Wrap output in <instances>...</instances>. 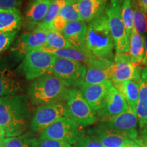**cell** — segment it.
Masks as SVG:
<instances>
[{"instance_id": "cell-19", "label": "cell", "mask_w": 147, "mask_h": 147, "mask_svg": "<svg viewBox=\"0 0 147 147\" xmlns=\"http://www.w3.org/2000/svg\"><path fill=\"white\" fill-rule=\"evenodd\" d=\"M87 24L83 21L69 22L61 34L71 47L85 48L84 42L87 30Z\"/></svg>"}, {"instance_id": "cell-20", "label": "cell", "mask_w": 147, "mask_h": 147, "mask_svg": "<svg viewBox=\"0 0 147 147\" xmlns=\"http://www.w3.org/2000/svg\"><path fill=\"white\" fill-rule=\"evenodd\" d=\"M46 52L51 53L55 57L67 59L84 64L87 66L91 61L97 57L92 55L86 48H76L70 47L66 49L59 50L47 51Z\"/></svg>"}, {"instance_id": "cell-28", "label": "cell", "mask_w": 147, "mask_h": 147, "mask_svg": "<svg viewBox=\"0 0 147 147\" xmlns=\"http://www.w3.org/2000/svg\"><path fill=\"white\" fill-rule=\"evenodd\" d=\"M134 10V28L138 34L144 36L147 34V13L140 7L137 0H132Z\"/></svg>"}, {"instance_id": "cell-24", "label": "cell", "mask_w": 147, "mask_h": 147, "mask_svg": "<svg viewBox=\"0 0 147 147\" xmlns=\"http://www.w3.org/2000/svg\"><path fill=\"white\" fill-rule=\"evenodd\" d=\"M52 0H29L25 10V16L30 23H40L43 21Z\"/></svg>"}, {"instance_id": "cell-38", "label": "cell", "mask_w": 147, "mask_h": 147, "mask_svg": "<svg viewBox=\"0 0 147 147\" xmlns=\"http://www.w3.org/2000/svg\"><path fill=\"white\" fill-rule=\"evenodd\" d=\"M142 65H147V36L144 37V55L142 61Z\"/></svg>"}, {"instance_id": "cell-6", "label": "cell", "mask_w": 147, "mask_h": 147, "mask_svg": "<svg viewBox=\"0 0 147 147\" xmlns=\"http://www.w3.org/2000/svg\"><path fill=\"white\" fill-rule=\"evenodd\" d=\"M85 136L82 130L74 121L65 117H62L48 126L38 134V138L51 139L75 144Z\"/></svg>"}, {"instance_id": "cell-21", "label": "cell", "mask_w": 147, "mask_h": 147, "mask_svg": "<svg viewBox=\"0 0 147 147\" xmlns=\"http://www.w3.org/2000/svg\"><path fill=\"white\" fill-rule=\"evenodd\" d=\"M139 98L136 106V116L139 128L147 126V69L144 68L139 82Z\"/></svg>"}, {"instance_id": "cell-30", "label": "cell", "mask_w": 147, "mask_h": 147, "mask_svg": "<svg viewBox=\"0 0 147 147\" xmlns=\"http://www.w3.org/2000/svg\"><path fill=\"white\" fill-rule=\"evenodd\" d=\"M31 134H32L27 133L19 136L5 137L1 143L4 147H32Z\"/></svg>"}, {"instance_id": "cell-35", "label": "cell", "mask_w": 147, "mask_h": 147, "mask_svg": "<svg viewBox=\"0 0 147 147\" xmlns=\"http://www.w3.org/2000/svg\"><path fill=\"white\" fill-rule=\"evenodd\" d=\"M21 4L22 0H0V10H19Z\"/></svg>"}, {"instance_id": "cell-10", "label": "cell", "mask_w": 147, "mask_h": 147, "mask_svg": "<svg viewBox=\"0 0 147 147\" xmlns=\"http://www.w3.org/2000/svg\"><path fill=\"white\" fill-rule=\"evenodd\" d=\"M114 62L115 70L111 80L113 84L128 80L140 82L144 68L141 65L132 63L128 53H116Z\"/></svg>"}, {"instance_id": "cell-4", "label": "cell", "mask_w": 147, "mask_h": 147, "mask_svg": "<svg viewBox=\"0 0 147 147\" xmlns=\"http://www.w3.org/2000/svg\"><path fill=\"white\" fill-rule=\"evenodd\" d=\"M65 117L74 121L80 127L92 125L97 121V117L82 96L80 90L69 88L65 101Z\"/></svg>"}, {"instance_id": "cell-43", "label": "cell", "mask_w": 147, "mask_h": 147, "mask_svg": "<svg viewBox=\"0 0 147 147\" xmlns=\"http://www.w3.org/2000/svg\"><path fill=\"white\" fill-rule=\"evenodd\" d=\"M146 69H147V67H146Z\"/></svg>"}, {"instance_id": "cell-8", "label": "cell", "mask_w": 147, "mask_h": 147, "mask_svg": "<svg viewBox=\"0 0 147 147\" xmlns=\"http://www.w3.org/2000/svg\"><path fill=\"white\" fill-rule=\"evenodd\" d=\"M87 66L74 61L56 57L51 74L59 78L68 88L80 89L84 84Z\"/></svg>"}, {"instance_id": "cell-2", "label": "cell", "mask_w": 147, "mask_h": 147, "mask_svg": "<svg viewBox=\"0 0 147 147\" xmlns=\"http://www.w3.org/2000/svg\"><path fill=\"white\" fill-rule=\"evenodd\" d=\"M84 47L97 58L113 59L115 42L105 13L88 24Z\"/></svg>"}, {"instance_id": "cell-3", "label": "cell", "mask_w": 147, "mask_h": 147, "mask_svg": "<svg viewBox=\"0 0 147 147\" xmlns=\"http://www.w3.org/2000/svg\"><path fill=\"white\" fill-rule=\"evenodd\" d=\"M68 89L59 78L49 73L33 80L27 95L32 104L40 106L64 102Z\"/></svg>"}, {"instance_id": "cell-31", "label": "cell", "mask_w": 147, "mask_h": 147, "mask_svg": "<svg viewBox=\"0 0 147 147\" xmlns=\"http://www.w3.org/2000/svg\"><path fill=\"white\" fill-rule=\"evenodd\" d=\"M59 15L68 23L82 21L76 10L74 0H65V3L60 11Z\"/></svg>"}, {"instance_id": "cell-32", "label": "cell", "mask_w": 147, "mask_h": 147, "mask_svg": "<svg viewBox=\"0 0 147 147\" xmlns=\"http://www.w3.org/2000/svg\"><path fill=\"white\" fill-rule=\"evenodd\" d=\"M32 147H72L71 144L61 141L51 139H41L35 137L31 138Z\"/></svg>"}, {"instance_id": "cell-37", "label": "cell", "mask_w": 147, "mask_h": 147, "mask_svg": "<svg viewBox=\"0 0 147 147\" xmlns=\"http://www.w3.org/2000/svg\"><path fill=\"white\" fill-rule=\"evenodd\" d=\"M136 140L142 147H147V126L140 129V133Z\"/></svg>"}, {"instance_id": "cell-22", "label": "cell", "mask_w": 147, "mask_h": 147, "mask_svg": "<svg viewBox=\"0 0 147 147\" xmlns=\"http://www.w3.org/2000/svg\"><path fill=\"white\" fill-rule=\"evenodd\" d=\"M113 86L124 97L129 108L136 115V106L139 98V82L128 80L114 84Z\"/></svg>"}, {"instance_id": "cell-14", "label": "cell", "mask_w": 147, "mask_h": 147, "mask_svg": "<svg viewBox=\"0 0 147 147\" xmlns=\"http://www.w3.org/2000/svg\"><path fill=\"white\" fill-rule=\"evenodd\" d=\"M129 109L124 97L113 87L108 92L104 105L96 113L97 120L100 123L110 120Z\"/></svg>"}, {"instance_id": "cell-7", "label": "cell", "mask_w": 147, "mask_h": 147, "mask_svg": "<svg viewBox=\"0 0 147 147\" xmlns=\"http://www.w3.org/2000/svg\"><path fill=\"white\" fill-rule=\"evenodd\" d=\"M56 57L41 49L29 51L24 57L21 69L28 80L51 73Z\"/></svg>"}, {"instance_id": "cell-33", "label": "cell", "mask_w": 147, "mask_h": 147, "mask_svg": "<svg viewBox=\"0 0 147 147\" xmlns=\"http://www.w3.org/2000/svg\"><path fill=\"white\" fill-rule=\"evenodd\" d=\"M18 31L12 32L0 33V54L10 48L18 36Z\"/></svg>"}, {"instance_id": "cell-42", "label": "cell", "mask_w": 147, "mask_h": 147, "mask_svg": "<svg viewBox=\"0 0 147 147\" xmlns=\"http://www.w3.org/2000/svg\"><path fill=\"white\" fill-rule=\"evenodd\" d=\"M0 147H4V146H3V144H2V143H1V142H0Z\"/></svg>"}, {"instance_id": "cell-17", "label": "cell", "mask_w": 147, "mask_h": 147, "mask_svg": "<svg viewBox=\"0 0 147 147\" xmlns=\"http://www.w3.org/2000/svg\"><path fill=\"white\" fill-rule=\"evenodd\" d=\"M88 136L97 138L104 147H125L131 139L123 132L106 129L97 126L89 129Z\"/></svg>"}, {"instance_id": "cell-18", "label": "cell", "mask_w": 147, "mask_h": 147, "mask_svg": "<svg viewBox=\"0 0 147 147\" xmlns=\"http://www.w3.org/2000/svg\"><path fill=\"white\" fill-rule=\"evenodd\" d=\"M107 0H74L82 21L89 23L105 13Z\"/></svg>"}, {"instance_id": "cell-11", "label": "cell", "mask_w": 147, "mask_h": 147, "mask_svg": "<svg viewBox=\"0 0 147 147\" xmlns=\"http://www.w3.org/2000/svg\"><path fill=\"white\" fill-rule=\"evenodd\" d=\"M47 40V31L38 27L31 32L23 33L12 47V54L14 58L19 59L22 57H25L29 51L45 47Z\"/></svg>"}, {"instance_id": "cell-12", "label": "cell", "mask_w": 147, "mask_h": 147, "mask_svg": "<svg viewBox=\"0 0 147 147\" xmlns=\"http://www.w3.org/2000/svg\"><path fill=\"white\" fill-rule=\"evenodd\" d=\"M115 70L113 59L96 58L87 65V72L83 84H97L111 81Z\"/></svg>"}, {"instance_id": "cell-23", "label": "cell", "mask_w": 147, "mask_h": 147, "mask_svg": "<svg viewBox=\"0 0 147 147\" xmlns=\"http://www.w3.org/2000/svg\"><path fill=\"white\" fill-rule=\"evenodd\" d=\"M23 22L19 10H0V33L18 31Z\"/></svg>"}, {"instance_id": "cell-34", "label": "cell", "mask_w": 147, "mask_h": 147, "mask_svg": "<svg viewBox=\"0 0 147 147\" xmlns=\"http://www.w3.org/2000/svg\"><path fill=\"white\" fill-rule=\"evenodd\" d=\"M72 147H104L97 138L85 136L83 138L74 144Z\"/></svg>"}, {"instance_id": "cell-41", "label": "cell", "mask_w": 147, "mask_h": 147, "mask_svg": "<svg viewBox=\"0 0 147 147\" xmlns=\"http://www.w3.org/2000/svg\"><path fill=\"white\" fill-rule=\"evenodd\" d=\"M6 137V134H5V131H4V129L1 127V125H0V142L2 141V140H3Z\"/></svg>"}, {"instance_id": "cell-25", "label": "cell", "mask_w": 147, "mask_h": 147, "mask_svg": "<svg viewBox=\"0 0 147 147\" xmlns=\"http://www.w3.org/2000/svg\"><path fill=\"white\" fill-rule=\"evenodd\" d=\"M129 55L132 63L136 65L142 63L144 55V36L138 34L134 27L129 39Z\"/></svg>"}, {"instance_id": "cell-36", "label": "cell", "mask_w": 147, "mask_h": 147, "mask_svg": "<svg viewBox=\"0 0 147 147\" xmlns=\"http://www.w3.org/2000/svg\"><path fill=\"white\" fill-rule=\"evenodd\" d=\"M67 22L65 21L63 17H61L59 14L55 18V20L53 21V29L54 30L57 31V32L61 33L63 32V30L65 28L66 25H67Z\"/></svg>"}, {"instance_id": "cell-9", "label": "cell", "mask_w": 147, "mask_h": 147, "mask_svg": "<svg viewBox=\"0 0 147 147\" xmlns=\"http://www.w3.org/2000/svg\"><path fill=\"white\" fill-rule=\"evenodd\" d=\"M65 102H56L38 106L30 122L31 133L39 134L62 117H65Z\"/></svg>"}, {"instance_id": "cell-39", "label": "cell", "mask_w": 147, "mask_h": 147, "mask_svg": "<svg viewBox=\"0 0 147 147\" xmlns=\"http://www.w3.org/2000/svg\"><path fill=\"white\" fill-rule=\"evenodd\" d=\"M137 1L140 7L147 13V0H137Z\"/></svg>"}, {"instance_id": "cell-13", "label": "cell", "mask_w": 147, "mask_h": 147, "mask_svg": "<svg viewBox=\"0 0 147 147\" xmlns=\"http://www.w3.org/2000/svg\"><path fill=\"white\" fill-rule=\"evenodd\" d=\"M138 121L137 116L129 108L126 111L123 112L117 117L100 123L97 126L106 129L123 132L131 140H136L138 137V131L137 129Z\"/></svg>"}, {"instance_id": "cell-40", "label": "cell", "mask_w": 147, "mask_h": 147, "mask_svg": "<svg viewBox=\"0 0 147 147\" xmlns=\"http://www.w3.org/2000/svg\"><path fill=\"white\" fill-rule=\"evenodd\" d=\"M136 140H131L126 145L125 147H142V146L137 142Z\"/></svg>"}, {"instance_id": "cell-1", "label": "cell", "mask_w": 147, "mask_h": 147, "mask_svg": "<svg viewBox=\"0 0 147 147\" xmlns=\"http://www.w3.org/2000/svg\"><path fill=\"white\" fill-rule=\"evenodd\" d=\"M29 99L24 94L0 97V125L6 137L23 135L30 125Z\"/></svg>"}, {"instance_id": "cell-5", "label": "cell", "mask_w": 147, "mask_h": 147, "mask_svg": "<svg viewBox=\"0 0 147 147\" xmlns=\"http://www.w3.org/2000/svg\"><path fill=\"white\" fill-rule=\"evenodd\" d=\"M123 0H110L106 8L105 14L113 36L116 53H128L129 38L127 34L122 18V5Z\"/></svg>"}, {"instance_id": "cell-16", "label": "cell", "mask_w": 147, "mask_h": 147, "mask_svg": "<svg viewBox=\"0 0 147 147\" xmlns=\"http://www.w3.org/2000/svg\"><path fill=\"white\" fill-rule=\"evenodd\" d=\"M113 87L111 81H106L91 85L83 84L80 90L84 100L96 115L104 105L108 92Z\"/></svg>"}, {"instance_id": "cell-26", "label": "cell", "mask_w": 147, "mask_h": 147, "mask_svg": "<svg viewBox=\"0 0 147 147\" xmlns=\"http://www.w3.org/2000/svg\"><path fill=\"white\" fill-rule=\"evenodd\" d=\"M65 0H52L47 13L43 21L38 24L37 27L45 31L53 29V23L55 18L60 13V11L65 4Z\"/></svg>"}, {"instance_id": "cell-15", "label": "cell", "mask_w": 147, "mask_h": 147, "mask_svg": "<svg viewBox=\"0 0 147 147\" xmlns=\"http://www.w3.org/2000/svg\"><path fill=\"white\" fill-rule=\"evenodd\" d=\"M21 90L18 75L8 61L0 55V97L17 95Z\"/></svg>"}, {"instance_id": "cell-29", "label": "cell", "mask_w": 147, "mask_h": 147, "mask_svg": "<svg viewBox=\"0 0 147 147\" xmlns=\"http://www.w3.org/2000/svg\"><path fill=\"white\" fill-rule=\"evenodd\" d=\"M122 18L125 27L127 34L130 39L132 30L134 27V10L132 0H123L122 5Z\"/></svg>"}, {"instance_id": "cell-27", "label": "cell", "mask_w": 147, "mask_h": 147, "mask_svg": "<svg viewBox=\"0 0 147 147\" xmlns=\"http://www.w3.org/2000/svg\"><path fill=\"white\" fill-rule=\"evenodd\" d=\"M47 40L45 47L41 48V50L45 51L59 50V49H66L71 47L69 42L65 40L61 33L57 32L54 29L47 31Z\"/></svg>"}]
</instances>
